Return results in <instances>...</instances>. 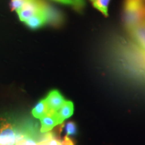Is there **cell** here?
<instances>
[{"label":"cell","instance_id":"obj_1","mask_svg":"<svg viewBox=\"0 0 145 145\" xmlns=\"http://www.w3.org/2000/svg\"><path fill=\"white\" fill-rule=\"evenodd\" d=\"M124 24L130 32L145 20V1L144 0H125L124 5Z\"/></svg>","mask_w":145,"mask_h":145},{"label":"cell","instance_id":"obj_2","mask_svg":"<svg viewBox=\"0 0 145 145\" xmlns=\"http://www.w3.org/2000/svg\"><path fill=\"white\" fill-rule=\"evenodd\" d=\"M18 128L10 119H0V145H16Z\"/></svg>","mask_w":145,"mask_h":145},{"label":"cell","instance_id":"obj_3","mask_svg":"<svg viewBox=\"0 0 145 145\" xmlns=\"http://www.w3.org/2000/svg\"><path fill=\"white\" fill-rule=\"evenodd\" d=\"M44 5L38 0H29L26 4L21 10L17 12L20 20L22 22H26L36 12H39Z\"/></svg>","mask_w":145,"mask_h":145},{"label":"cell","instance_id":"obj_4","mask_svg":"<svg viewBox=\"0 0 145 145\" xmlns=\"http://www.w3.org/2000/svg\"><path fill=\"white\" fill-rule=\"evenodd\" d=\"M44 99L49 109V114L56 113L66 101L62 94L57 89L50 91Z\"/></svg>","mask_w":145,"mask_h":145},{"label":"cell","instance_id":"obj_5","mask_svg":"<svg viewBox=\"0 0 145 145\" xmlns=\"http://www.w3.org/2000/svg\"><path fill=\"white\" fill-rule=\"evenodd\" d=\"M48 18H49V16H48V12L44 6H43L39 12H36L34 16H32L24 23L28 28L32 30H36L44 26L48 22Z\"/></svg>","mask_w":145,"mask_h":145},{"label":"cell","instance_id":"obj_6","mask_svg":"<svg viewBox=\"0 0 145 145\" xmlns=\"http://www.w3.org/2000/svg\"><path fill=\"white\" fill-rule=\"evenodd\" d=\"M128 32L135 42L145 51V23L144 22L139 24Z\"/></svg>","mask_w":145,"mask_h":145},{"label":"cell","instance_id":"obj_7","mask_svg":"<svg viewBox=\"0 0 145 145\" xmlns=\"http://www.w3.org/2000/svg\"><path fill=\"white\" fill-rule=\"evenodd\" d=\"M40 120L41 124L40 132H42V133H46V132H49L57 125L59 124L57 112L56 113L48 114V115L43 117Z\"/></svg>","mask_w":145,"mask_h":145},{"label":"cell","instance_id":"obj_8","mask_svg":"<svg viewBox=\"0 0 145 145\" xmlns=\"http://www.w3.org/2000/svg\"><path fill=\"white\" fill-rule=\"evenodd\" d=\"M16 145H38V142L35 140L32 132L18 129Z\"/></svg>","mask_w":145,"mask_h":145},{"label":"cell","instance_id":"obj_9","mask_svg":"<svg viewBox=\"0 0 145 145\" xmlns=\"http://www.w3.org/2000/svg\"><path fill=\"white\" fill-rule=\"evenodd\" d=\"M74 112V105L71 101H65L63 106L57 112L59 124L71 116Z\"/></svg>","mask_w":145,"mask_h":145},{"label":"cell","instance_id":"obj_10","mask_svg":"<svg viewBox=\"0 0 145 145\" xmlns=\"http://www.w3.org/2000/svg\"><path fill=\"white\" fill-rule=\"evenodd\" d=\"M49 114V109L45 99H42L32 110V114L35 118L40 120Z\"/></svg>","mask_w":145,"mask_h":145},{"label":"cell","instance_id":"obj_11","mask_svg":"<svg viewBox=\"0 0 145 145\" xmlns=\"http://www.w3.org/2000/svg\"><path fill=\"white\" fill-rule=\"evenodd\" d=\"M111 0H93V6L99 11L105 17L108 16V7Z\"/></svg>","mask_w":145,"mask_h":145},{"label":"cell","instance_id":"obj_12","mask_svg":"<svg viewBox=\"0 0 145 145\" xmlns=\"http://www.w3.org/2000/svg\"><path fill=\"white\" fill-rule=\"evenodd\" d=\"M29 0H11L10 8L12 11L18 12L26 4Z\"/></svg>","mask_w":145,"mask_h":145},{"label":"cell","instance_id":"obj_13","mask_svg":"<svg viewBox=\"0 0 145 145\" xmlns=\"http://www.w3.org/2000/svg\"><path fill=\"white\" fill-rule=\"evenodd\" d=\"M65 131L67 136H73L77 134V128L75 123L73 122H69L65 126Z\"/></svg>","mask_w":145,"mask_h":145},{"label":"cell","instance_id":"obj_14","mask_svg":"<svg viewBox=\"0 0 145 145\" xmlns=\"http://www.w3.org/2000/svg\"><path fill=\"white\" fill-rule=\"evenodd\" d=\"M74 3V8L77 10H82L85 7L84 0H72Z\"/></svg>","mask_w":145,"mask_h":145},{"label":"cell","instance_id":"obj_15","mask_svg":"<svg viewBox=\"0 0 145 145\" xmlns=\"http://www.w3.org/2000/svg\"><path fill=\"white\" fill-rule=\"evenodd\" d=\"M61 145H74V142L68 136H65L64 138L61 141Z\"/></svg>","mask_w":145,"mask_h":145},{"label":"cell","instance_id":"obj_16","mask_svg":"<svg viewBox=\"0 0 145 145\" xmlns=\"http://www.w3.org/2000/svg\"><path fill=\"white\" fill-rule=\"evenodd\" d=\"M52 1H56V2L63 3L65 5H72L74 6V3L72 0H52Z\"/></svg>","mask_w":145,"mask_h":145},{"label":"cell","instance_id":"obj_17","mask_svg":"<svg viewBox=\"0 0 145 145\" xmlns=\"http://www.w3.org/2000/svg\"><path fill=\"white\" fill-rule=\"evenodd\" d=\"M38 145H46V142H45V141L44 140H40L39 141V142H38Z\"/></svg>","mask_w":145,"mask_h":145},{"label":"cell","instance_id":"obj_18","mask_svg":"<svg viewBox=\"0 0 145 145\" xmlns=\"http://www.w3.org/2000/svg\"><path fill=\"white\" fill-rule=\"evenodd\" d=\"M90 1H93V0H90Z\"/></svg>","mask_w":145,"mask_h":145},{"label":"cell","instance_id":"obj_19","mask_svg":"<svg viewBox=\"0 0 145 145\" xmlns=\"http://www.w3.org/2000/svg\"><path fill=\"white\" fill-rule=\"evenodd\" d=\"M144 23H145V20H144Z\"/></svg>","mask_w":145,"mask_h":145},{"label":"cell","instance_id":"obj_20","mask_svg":"<svg viewBox=\"0 0 145 145\" xmlns=\"http://www.w3.org/2000/svg\"><path fill=\"white\" fill-rule=\"evenodd\" d=\"M144 1H145V0H144Z\"/></svg>","mask_w":145,"mask_h":145}]
</instances>
